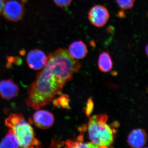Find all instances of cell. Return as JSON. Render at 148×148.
Masks as SVG:
<instances>
[{
	"label": "cell",
	"instance_id": "4",
	"mask_svg": "<svg viewBox=\"0 0 148 148\" xmlns=\"http://www.w3.org/2000/svg\"><path fill=\"white\" fill-rule=\"evenodd\" d=\"M10 129L16 136L20 147H41L42 145L35 137L34 129L24 116Z\"/></svg>",
	"mask_w": 148,
	"mask_h": 148
},
{
	"label": "cell",
	"instance_id": "2",
	"mask_svg": "<svg viewBox=\"0 0 148 148\" xmlns=\"http://www.w3.org/2000/svg\"><path fill=\"white\" fill-rule=\"evenodd\" d=\"M45 66L64 85L72 79L74 74L81 67L79 62L71 55L68 49L61 48L49 54Z\"/></svg>",
	"mask_w": 148,
	"mask_h": 148
},
{
	"label": "cell",
	"instance_id": "12",
	"mask_svg": "<svg viewBox=\"0 0 148 148\" xmlns=\"http://www.w3.org/2000/svg\"><path fill=\"white\" fill-rule=\"evenodd\" d=\"M98 65L100 71L104 73L110 72L112 69V61L108 52L104 51L100 54Z\"/></svg>",
	"mask_w": 148,
	"mask_h": 148
},
{
	"label": "cell",
	"instance_id": "1",
	"mask_svg": "<svg viewBox=\"0 0 148 148\" xmlns=\"http://www.w3.org/2000/svg\"><path fill=\"white\" fill-rule=\"evenodd\" d=\"M64 85L53 72L45 66L28 87L27 106L37 110L45 107L56 95L60 94Z\"/></svg>",
	"mask_w": 148,
	"mask_h": 148
},
{
	"label": "cell",
	"instance_id": "17",
	"mask_svg": "<svg viewBox=\"0 0 148 148\" xmlns=\"http://www.w3.org/2000/svg\"><path fill=\"white\" fill-rule=\"evenodd\" d=\"M56 5L62 8H65L71 4L72 0H53Z\"/></svg>",
	"mask_w": 148,
	"mask_h": 148
},
{
	"label": "cell",
	"instance_id": "6",
	"mask_svg": "<svg viewBox=\"0 0 148 148\" xmlns=\"http://www.w3.org/2000/svg\"><path fill=\"white\" fill-rule=\"evenodd\" d=\"M110 17L108 9L102 5H96L90 9L88 13L89 21L95 27H104Z\"/></svg>",
	"mask_w": 148,
	"mask_h": 148
},
{
	"label": "cell",
	"instance_id": "19",
	"mask_svg": "<svg viewBox=\"0 0 148 148\" xmlns=\"http://www.w3.org/2000/svg\"><path fill=\"white\" fill-rule=\"evenodd\" d=\"M4 2V0H0V13L1 12Z\"/></svg>",
	"mask_w": 148,
	"mask_h": 148
},
{
	"label": "cell",
	"instance_id": "18",
	"mask_svg": "<svg viewBox=\"0 0 148 148\" xmlns=\"http://www.w3.org/2000/svg\"><path fill=\"white\" fill-rule=\"evenodd\" d=\"M93 102L91 99L89 98L87 104H86V113L87 116H89L92 113L93 110Z\"/></svg>",
	"mask_w": 148,
	"mask_h": 148
},
{
	"label": "cell",
	"instance_id": "14",
	"mask_svg": "<svg viewBox=\"0 0 148 148\" xmlns=\"http://www.w3.org/2000/svg\"><path fill=\"white\" fill-rule=\"evenodd\" d=\"M66 147L67 148H98L92 143H84L79 140L77 141H73L71 140H67L66 142Z\"/></svg>",
	"mask_w": 148,
	"mask_h": 148
},
{
	"label": "cell",
	"instance_id": "7",
	"mask_svg": "<svg viewBox=\"0 0 148 148\" xmlns=\"http://www.w3.org/2000/svg\"><path fill=\"white\" fill-rule=\"evenodd\" d=\"M48 56L40 49L30 51L27 56V61L31 69L40 70L43 69L47 62Z\"/></svg>",
	"mask_w": 148,
	"mask_h": 148
},
{
	"label": "cell",
	"instance_id": "20",
	"mask_svg": "<svg viewBox=\"0 0 148 148\" xmlns=\"http://www.w3.org/2000/svg\"><path fill=\"white\" fill-rule=\"evenodd\" d=\"M145 51H146V53L147 54V56H148V45H146V47H145Z\"/></svg>",
	"mask_w": 148,
	"mask_h": 148
},
{
	"label": "cell",
	"instance_id": "13",
	"mask_svg": "<svg viewBox=\"0 0 148 148\" xmlns=\"http://www.w3.org/2000/svg\"><path fill=\"white\" fill-rule=\"evenodd\" d=\"M20 147L16 136L12 129L10 128L8 132L0 143V148Z\"/></svg>",
	"mask_w": 148,
	"mask_h": 148
},
{
	"label": "cell",
	"instance_id": "3",
	"mask_svg": "<svg viewBox=\"0 0 148 148\" xmlns=\"http://www.w3.org/2000/svg\"><path fill=\"white\" fill-rule=\"evenodd\" d=\"M106 114L96 115L90 118L88 125V136L91 143L98 148H108L114 142L115 130L107 123Z\"/></svg>",
	"mask_w": 148,
	"mask_h": 148
},
{
	"label": "cell",
	"instance_id": "5",
	"mask_svg": "<svg viewBox=\"0 0 148 148\" xmlns=\"http://www.w3.org/2000/svg\"><path fill=\"white\" fill-rule=\"evenodd\" d=\"M1 12L7 20L17 21L24 16V5L17 0H8L4 2Z\"/></svg>",
	"mask_w": 148,
	"mask_h": 148
},
{
	"label": "cell",
	"instance_id": "8",
	"mask_svg": "<svg viewBox=\"0 0 148 148\" xmlns=\"http://www.w3.org/2000/svg\"><path fill=\"white\" fill-rule=\"evenodd\" d=\"M54 118L50 112L45 110L36 111L33 116V121L36 127L40 129H46L52 126Z\"/></svg>",
	"mask_w": 148,
	"mask_h": 148
},
{
	"label": "cell",
	"instance_id": "16",
	"mask_svg": "<svg viewBox=\"0 0 148 148\" xmlns=\"http://www.w3.org/2000/svg\"><path fill=\"white\" fill-rule=\"evenodd\" d=\"M135 1L136 0H116L119 8L125 10L132 8L134 6Z\"/></svg>",
	"mask_w": 148,
	"mask_h": 148
},
{
	"label": "cell",
	"instance_id": "15",
	"mask_svg": "<svg viewBox=\"0 0 148 148\" xmlns=\"http://www.w3.org/2000/svg\"><path fill=\"white\" fill-rule=\"evenodd\" d=\"M70 99L69 96L66 94L61 95L57 99H55L53 101V106L56 107H60L65 109H70Z\"/></svg>",
	"mask_w": 148,
	"mask_h": 148
},
{
	"label": "cell",
	"instance_id": "10",
	"mask_svg": "<svg viewBox=\"0 0 148 148\" xmlns=\"http://www.w3.org/2000/svg\"><path fill=\"white\" fill-rule=\"evenodd\" d=\"M147 139V133L144 130L138 128L130 133L127 138L128 145L132 148L143 147L146 145Z\"/></svg>",
	"mask_w": 148,
	"mask_h": 148
},
{
	"label": "cell",
	"instance_id": "9",
	"mask_svg": "<svg viewBox=\"0 0 148 148\" xmlns=\"http://www.w3.org/2000/svg\"><path fill=\"white\" fill-rule=\"evenodd\" d=\"M19 87L11 79L2 80L0 81V95L8 100L16 97L19 92Z\"/></svg>",
	"mask_w": 148,
	"mask_h": 148
},
{
	"label": "cell",
	"instance_id": "11",
	"mask_svg": "<svg viewBox=\"0 0 148 148\" xmlns=\"http://www.w3.org/2000/svg\"><path fill=\"white\" fill-rule=\"evenodd\" d=\"M68 50L71 55L76 59L84 58L88 51L87 46L82 40L76 41L72 43Z\"/></svg>",
	"mask_w": 148,
	"mask_h": 148
}]
</instances>
